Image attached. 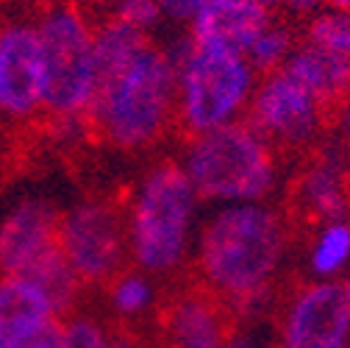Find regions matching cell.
<instances>
[{
    "label": "cell",
    "instance_id": "1",
    "mask_svg": "<svg viewBox=\"0 0 350 348\" xmlns=\"http://www.w3.org/2000/svg\"><path fill=\"white\" fill-rule=\"evenodd\" d=\"M284 253L278 214L258 203H237L214 214L200 234L198 273L231 307L261 295Z\"/></svg>",
    "mask_w": 350,
    "mask_h": 348
},
{
    "label": "cell",
    "instance_id": "2",
    "mask_svg": "<svg viewBox=\"0 0 350 348\" xmlns=\"http://www.w3.org/2000/svg\"><path fill=\"white\" fill-rule=\"evenodd\" d=\"M178 109V64L153 42L120 75L98 86L86 123L117 151H139L161 140Z\"/></svg>",
    "mask_w": 350,
    "mask_h": 348
},
{
    "label": "cell",
    "instance_id": "3",
    "mask_svg": "<svg viewBox=\"0 0 350 348\" xmlns=\"http://www.w3.org/2000/svg\"><path fill=\"white\" fill-rule=\"evenodd\" d=\"M195 198L198 192L178 162L156 164L128 209L131 262L145 273H170L178 265L189 237Z\"/></svg>",
    "mask_w": 350,
    "mask_h": 348
},
{
    "label": "cell",
    "instance_id": "4",
    "mask_svg": "<svg viewBox=\"0 0 350 348\" xmlns=\"http://www.w3.org/2000/svg\"><path fill=\"white\" fill-rule=\"evenodd\" d=\"M45 67V114L56 123L86 120L95 101V28L72 3H56L36 20Z\"/></svg>",
    "mask_w": 350,
    "mask_h": 348
},
{
    "label": "cell",
    "instance_id": "5",
    "mask_svg": "<svg viewBox=\"0 0 350 348\" xmlns=\"http://www.w3.org/2000/svg\"><path fill=\"white\" fill-rule=\"evenodd\" d=\"M184 170L200 198L250 203L270 192L275 159L247 123H228L192 140Z\"/></svg>",
    "mask_w": 350,
    "mask_h": 348
},
{
    "label": "cell",
    "instance_id": "6",
    "mask_svg": "<svg viewBox=\"0 0 350 348\" xmlns=\"http://www.w3.org/2000/svg\"><path fill=\"white\" fill-rule=\"evenodd\" d=\"M178 64V120L192 137L228 125L245 106L253 70L245 56L214 45H195L181 53Z\"/></svg>",
    "mask_w": 350,
    "mask_h": 348
},
{
    "label": "cell",
    "instance_id": "7",
    "mask_svg": "<svg viewBox=\"0 0 350 348\" xmlns=\"http://www.w3.org/2000/svg\"><path fill=\"white\" fill-rule=\"evenodd\" d=\"M62 251L83 287H109L128 271V209L109 198L78 201L62 214Z\"/></svg>",
    "mask_w": 350,
    "mask_h": 348
},
{
    "label": "cell",
    "instance_id": "8",
    "mask_svg": "<svg viewBox=\"0 0 350 348\" xmlns=\"http://www.w3.org/2000/svg\"><path fill=\"white\" fill-rule=\"evenodd\" d=\"M247 125L270 148H306L317 137L320 128H325L323 112L312 92L297 84L284 67L261 81L247 112Z\"/></svg>",
    "mask_w": 350,
    "mask_h": 348
},
{
    "label": "cell",
    "instance_id": "9",
    "mask_svg": "<svg viewBox=\"0 0 350 348\" xmlns=\"http://www.w3.org/2000/svg\"><path fill=\"white\" fill-rule=\"evenodd\" d=\"M45 114V67L36 23L0 25V120L31 123Z\"/></svg>",
    "mask_w": 350,
    "mask_h": 348
},
{
    "label": "cell",
    "instance_id": "10",
    "mask_svg": "<svg viewBox=\"0 0 350 348\" xmlns=\"http://www.w3.org/2000/svg\"><path fill=\"white\" fill-rule=\"evenodd\" d=\"M234 307L203 282L172 290L159 307L161 348H226L234 340Z\"/></svg>",
    "mask_w": 350,
    "mask_h": 348
},
{
    "label": "cell",
    "instance_id": "11",
    "mask_svg": "<svg viewBox=\"0 0 350 348\" xmlns=\"http://www.w3.org/2000/svg\"><path fill=\"white\" fill-rule=\"evenodd\" d=\"M62 209L48 198H20L0 217V276H28L62 248Z\"/></svg>",
    "mask_w": 350,
    "mask_h": 348
},
{
    "label": "cell",
    "instance_id": "12",
    "mask_svg": "<svg viewBox=\"0 0 350 348\" xmlns=\"http://www.w3.org/2000/svg\"><path fill=\"white\" fill-rule=\"evenodd\" d=\"M273 23V14L250 0H203L192 20L195 45H214L237 56L250 53L256 39Z\"/></svg>",
    "mask_w": 350,
    "mask_h": 348
},
{
    "label": "cell",
    "instance_id": "13",
    "mask_svg": "<svg viewBox=\"0 0 350 348\" xmlns=\"http://www.w3.org/2000/svg\"><path fill=\"white\" fill-rule=\"evenodd\" d=\"M284 70L303 84L312 92L323 112V123H336L347 103H350V62L342 56H334L328 51H320L309 42H300L289 59L284 62Z\"/></svg>",
    "mask_w": 350,
    "mask_h": 348
},
{
    "label": "cell",
    "instance_id": "14",
    "mask_svg": "<svg viewBox=\"0 0 350 348\" xmlns=\"http://www.w3.org/2000/svg\"><path fill=\"white\" fill-rule=\"evenodd\" d=\"M350 203L347 170L328 159H317L292 182V214L306 226L339 221Z\"/></svg>",
    "mask_w": 350,
    "mask_h": 348
},
{
    "label": "cell",
    "instance_id": "15",
    "mask_svg": "<svg viewBox=\"0 0 350 348\" xmlns=\"http://www.w3.org/2000/svg\"><path fill=\"white\" fill-rule=\"evenodd\" d=\"M51 321H56L51 301L31 279L0 276V340L23 345Z\"/></svg>",
    "mask_w": 350,
    "mask_h": 348
},
{
    "label": "cell",
    "instance_id": "16",
    "mask_svg": "<svg viewBox=\"0 0 350 348\" xmlns=\"http://www.w3.org/2000/svg\"><path fill=\"white\" fill-rule=\"evenodd\" d=\"M150 45L148 31H139L117 17H109L95 28V75L98 86L120 75L131 62H134ZM95 86V92H98Z\"/></svg>",
    "mask_w": 350,
    "mask_h": 348
},
{
    "label": "cell",
    "instance_id": "17",
    "mask_svg": "<svg viewBox=\"0 0 350 348\" xmlns=\"http://www.w3.org/2000/svg\"><path fill=\"white\" fill-rule=\"evenodd\" d=\"M25 279H31L42 293L48 295L56 318H62V321L75 312L78 301H81V295L86 290L83 282L78 279V273L72 271V265L67 262V256H64L62 248H56L53 253H48Z\"/></svg>",
    "mask_w": 350,
    "mask_h": 348
},
{
    "label": "cell",
    "instance_id": "18",
    "mask_svg": "<svg viewBox=\"0 0 350 348\" xmlns=\"http://www.w3.org/2000/svg\"><path fill=\"white\" fill-rule=\"evenodd\" d=\"M306 42L334 56L350 62V14L347 12H325L314 17L306 28Z\"/></svg>",
    "mask_w": 350,
    "mask_h": 348
},
{
    "label": "cell",
    "instance_id": "19",
    "mask_svg": "<svg viewBox=\"0 0 350 348\" xmlns=\"http://www.w3.org/2000/svg\"><path fill=\"white\" fill-rule=\"evenodd\" d=\"M295 51L292 45V34L286 25H275L270 23V28L256 39V45L247 53V64L250 70H258L261 75H270L278 67H284V62L289 59V53Z\"/></svg>",
    "mask_w": 350,
    "mask_h": 348
},
{
    "label": "cell",
    "instance_id": "20",
    "mask_svg": "<svg viewBox=\"0 0 350 348\" xmlns=\"http://www.w3.org/2000/svg\"><path fill=\"white\" fill-rule=\"evenodd\" d=\"M109 298H111L114 312L128 323V318L139 315V312L148 307L150 298H153V293H150V284H148V279H145L142 273L125 271L122 276H117V279L109 284Z\"/></svg>",
    "mask_w": 350,
    "mask_h": 348
},
{
    "label": "cell",
    "instance_id": "21",
    "mask_svg": "<svg viewBox=\"0 0 350 348\" xmlns=\"http://www.w3.org/2000/svg\"><path fill=\"white\" fill-rule=\"evenodd\" d=\"M111 326L92 315L72 312L62 321V348H109Z\"/></svg>",
    "mask_w": 350,
    "mask_h": 348
},
{
    "label": "cell",
    "instance_id": "22",
    "mask_svg": "<svg viewBox=\"0 0 350 348\" xmlns=\"http://www.w3.org/2000/svg\"><path fill=\"white\" fill-rule=\"evenodd\" d=\"M350 256V226L347 223H331L320 234V243L314 248L312 265L317 273L328 276L342 268V262Z\"/></svg>",
    "mask_w": 350,
    "mask_h": 348
},
{
    "label": "cell",
    "instance_id": "23",
    "mask_svg": "<svg viewBox=\"0 0 350 348\" xmlns=\"http://www.w3.org/2000/svg\"><path fill=\"white\" fill-rule=\"evenodd\" d=\"M111 17L122 20L128 25H134L139 31H148L150 25L159 23L161 6H159V0H120V6L114 9Z\"/></svg>",
    "mask_w": 350,
    "mask_h": 348
},
{
    "label": "cell",
    "instance_id": "24",
    "mask_svg": "<svg viewBox=\"0 0 350 348\" xmlns=\"http://www.w3.org/2000/svg\"><path fill=\"white\" fill-rule=\"evenodd\" d=\"M20 348H62V321H51L48 326H42L33 337H28Z\"/></svg>",
    "mask_w": 350,
    "mask_h": 348
},
{
    "label": "cell",
    "instance_id": "25",
    "mask_svg": "<svg viewBox=\"0 0 350 348\" xmlns=\"http://www.w3.org/2000/svg\"><path fill=\"white\" fill-rule=\"evenodd\" d=\"M109 326H111V343H109V348H150V345L145 343V337L137 334L125 321L109 323Z\"/></svg>",
    "mask_w": 350,
    "mask_h": 348
},
{
    "label": "cell",
    "instance_id": "26",
    "mask_svg": "<svg viewBox=\"0 0 350 348\" xmlns=\"http://www.w3.org/2000/svg\"><path fill=\"white\" fill-rule=\"evenodd\" d=\"M159 6H161V14H170L175 20H195L203 0H159Z\"/></svg>",
    "mask_w": 350,
    "mask_h": 348
},
{
    "label": "cell",
    "instance_id": "27",
    "mask_svg": "<svg viewBox=\"0 0 350 348\" xmlns=\"http://www.w3.org/2000/svg\"><path fill=\"white\" fill-rule=\"evenodd\" d=\"M320 3H325V0H281V6L295 14V17H306V14H312Z\"/></svg>",
    "mask_w": 350,
    "mask_h": 348
},
{
    "label": "cell",
    "instance_id": "28",
    "mask_svg": "<svg viewBox=\"0 0 350 348\" xmlns=\"http://www.w3.org/2000/svg\"><path fill=\"white\" fill-rule=\"evenodd\" d=\"M325 3L331 9H336V12H347L350 14V0H325Z\"/></svg>",
    "mask_w": 350,
    "mask_h": 348
},
{
    "label": "cell",
    "instance_id": "29",
    "mask_svg": "<svg viewBox=\"0 0 350 348\" xmlns=\"http://www.w3.org/2000/svg\"><path fill=\"white\" fill-rule=\"evenodd\" d=\"M250 3H256V6H261V9L273 12V9H278V6H281V0H250Z\"/></svg>",
    "mask_w": 350,
    "mask_h": 348
},
{
    "label": "cell",
    "instance_id": "30",
    "mask_svg": "<svg viewBox=\"0 0 350 348\" xmlns=\"http://www.w3.org/2000/svg\"><path fill=\"white\" fill-rule=\"evenodd\" d=\"M226 348H258V345H256V343H250V340H237V337H234Z\"/></svg>",
    "mask_w": 350,
    "mask_h": 348
},
{
    "label": "cell",
    "instance_id": "31",
    "mask_svg": "<svg viewBox=\"0 0 350 348\" xmlns=\"http://www.w3.org/2000/svg\"><path fill=\"white\" fill-rule=\"evenodd\" d=\"M92 3H98V6H103V3H117V6H120V0H92Z\"/></svg>",
    "mask_w": 350,
    "mask_h": 348
},
{
    "label": "cell",
    "instance_id": "32",
    "mask_svg": "<svg viewBox=\"0 0 350 348\" xmlns=\"http://www.w3.org/2000/svg\"><path fill=\"white\" fill-rule=\"evenodd\" d=\"M0 348H20V345H12V343H6V340H0Z\"/></svg>",
    "mask_w": 350,
    "mask_h": 348
},
{
    "label": "cell",
    "instance_id": "33",
    "mask_svg": "<svg viewBox=\"0 0 350 348\" xmlns=\"http://www.w3.org/2000/svg\"><path fill=\"white\" fill-rule=\"evenodd\" d=\"M345 170H347V176H350V145H347V167Z\"/></svg>",
    "mask_w": 350,
    "mask_h": 348
},
{
    "label": "cell",
    "instance_id": "34",
    "mask_svg": "<svg viewBox=\"0 0 350 348\" xmlns=\"http://www.w3.org/2000/svg\"><path fill=\"white\" fill-rule=\"evenodd\" d=\"M345 295H347V303H350V282L345 284Z\"/></svg>",
    "mask_w": 350,
    "mask_h": 348
}]
</instances>
